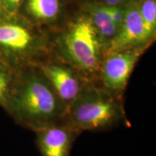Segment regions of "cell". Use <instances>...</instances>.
<instances>
[{
    "mask_svg": "<svg viewBox=\"0 0 156 156\" xmlns=\"http://www.w3.org/2000/svg\"><path fill=\"white\" fill-rule=\"evenodd\" d=\"M5 111L17 124L36 132L46 126L64 122L67 108L42 77L17 69Z\"/></svg>",
    "mask_w": 156,
    "mask_h": 156,
    "instance_id": "1",
    "label": "cell"
},
{
    "mask_svg": "<svg viewBox=\"0 0 156 156\" xmlns=\"http://www.w3.org/2000/svg\"><path fill=\"white\" fill-rule=\"evenodd\" d=\"M124 119V109L113 97L81 90L67 109L65 122L78 133L107 129Z\"/></svg>",
    "mask_w": 156,
    "mask_h": 156,
    "instance_id": "2",
    "label": "cell"
},
{
    "mask_svg": "<svg viewBox=\"0 0 156 156\" xmlns=\"http://www.w3.org/2000/svg\"><path fill=\"white\" fill-rule=\"evenodd\" d=\"M69 57L84 71L92 73L99 66V48L95 27L87 20L78 21L67 37Z\"/></svg>",
    "mask_w": 156,
    "mask_h": 156,
    "instance_id": "3",
    "label": "cell"
},
{
    "mask_svg": "<svg viewBox=\"0 0 156 156\" xmlns=\"http://www.w3.org/2000/svg\"><path fill=\"white\" fill-rule=\"evenodd\" d=\"M33 41V35L27 27L2 19L0 15V60L19 69L29 54Z\"/></svg>",
    "mask_w": 156,
    "mask_h": 156,
    "instance_id": "4",
    "label": "cell"
},
{
    "mask_svg": "<svg viewBox=\"0 0 156 156\" xmlns=\"http://www.w3.org/2000/svg\"><path fill=\"white\" fill-rule=\"evenodd\" d=\"M35 132L41 156H69L77 132L65 121L46 126Z\"/></svg>",
    "mask_w": 156,
    "mask_h": 156,
    "instance_id": "5",
    "label": "cell"
},
{
    "mask_svg": "<svg viewBox=\"0 0 156 156\" xmlns=\"http://www.w3.org/2000/svg\"><path fill=\"white\" fill-rule=\"evenodd\" d=\"M138 57L133 51H117L109 56L102 68L103 82L107 88L116 92L124 89Z\"/></svg>",
    "mask_w": 156,
    "mask_h": 156,
    "instance_id": "6",
    "label": "cell"
},
{
    "mask_svg": "<svg viewBox=\"0 0 156 156\" xmlns=\"http://www.w3.org/2000/svg\"><path fill=\"white\" fill-rule=\"evenodd\" d=\"M41 72L68 109L82 90L77 78L68 68L56 64L45 65Z\"/></svg>",
    "mask_w": 156,
    "mask_h": 156,
    "instance_id": "7",
    "label": "cell"
},
{
    "mask_svg": "<svg viewBox=\"0 0 156 156\" xmlns=\"http://www.w3.org/2000/svg\"><path fill=\"white\" fill-rule=\"evenodd\" d=\"M118 34L115 35L111 44L112 51H121L132 45L149 38L146 32L140 9L132 7L125 12L124 21Z\"/></svg>",
    "mask_w": 156,
    "mask_h": 156,
    "instance_id": "8",
    "label": "cell"
},
{
    "mask_svg": "<svg viewBox=\"0 0 156 156\" xmlns=\"http://www.w3.org/2000/svg\"><path fill=\"white\" fill-rule=\"evenodd\" d=\"M17 69L0 60V106L5 110L12 92Z\"/></svg>",
    "mask_w": 156,
    "mask_h": 156,
    "instance_id": "9",
    "label": "cell"
},
{
    "mask_svg": "<svg viewBox=\"0 0 156 156\" xmlns=\"http://www.w3.org/2000/svg\"><path fill=\"white\" fill-rule=\"evenodd\" d=\"M27 10L31 15L38 19H51L57 15L58 0H28Z\"/></svg>",
    "mask_w": 156,
    "mask_h": 156,
    "instance_id": "10",
    "label": "cell"
},
{
    "mask_svg": "<svg viewBox=\"0 0 156 156\" xmlns=\"http://www.w3.org/2000/svg\"><path fill=\"white\" fill-rule=\"evenodd\" d=\"M93 21L100 34L104 37L115 36L118 28H119L113 22L107 12L106 7H101L93 12Z\"/></svg>",
    "mask_w": 156,
    "mask_h": 156,
    "instance_id": "11",
    "label": "cell"
},
{
    "mask_svg": "<svg viewBox=\"0 0 156 156\" xmlns=\"http://www.w3.org/2000/svg\"><path fill=\"white\" fill-rule=\"evenodd\" d=\"M140 15L148 37L154 34L156 25V3L155 0H145L140 9Z\"/></svg>",
    "mask_w": 156,
    "mask_h": 156,
    "instance_id": "12",
    "label": "cell"
},
{
    "mask_svg": "<svg viewBox=\"0 0 156 156\" xmlns=\"http://www.w3.org/2000/svg\"><path fill=\"white\" fill-rule=\"evenodd\" d=\"M106 9L113 22L118 27H121L123 21H124V16H125V12L123 11L122 9L117 8V7H113V6L106 7Z\"/></svg>",
    "mask_w": 156,
    "mask_h": 156,
    "instance_id": "13",
    "label": "cell"
},
{
    "mask_svg": "<svg viewBox=\"0 0 156 156\" xmlns=\"http://www.w3.org/2000/svg\"><path fill=\"white\" fill-rule=\"evenodd\" d=\"M24 1L25 0H1L2 10L4 9L7 14H14Z\"/></svg>",
    "mask_w": 156,
    "mask_h": 156,
    "instance_id": "14",
    "label": "cell"
},
{
    "mask_svg": "<svg viewBox=\"0 0 156 156\" xmlns=\"http://www.w3.org/2000/svg\"><path fill=\"white\" fill-rule=\"evenodd\" d=\"M123 0H105V2L108 4V5L111 6H114L117 5V4L120 3Z\"/></svg>",
    "mask_w": 156,
    "mask_h": 156,
    "instance_id": "15",
    "label": "cell"
},
{
    "mask_svg": "<svg viewBox=\"0 0 156 156\" xmlns=\"http://www.w3.org/2000/svg\"><path fill=\"white\" fill-rule=\"evenodd\" d=\"M0 12H2V8H1V0H0Z\"/></svg>",
    "mask_w": 156,
    "mask_h": 156,
    "instance_id": "16",
    "label": "cell"
}]
</instances>
